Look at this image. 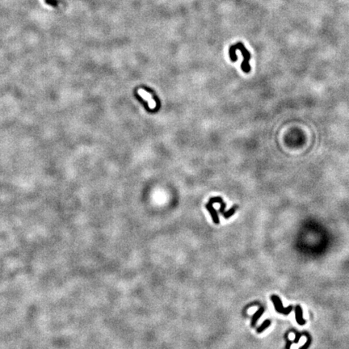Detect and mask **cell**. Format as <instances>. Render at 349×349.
<instances>
[{
	"label": "cell",
	"instance_id": "cell-12",
	"mask_svg": "<svg viewBox=\"0 0 349 349\" xmlns=\"http://www.w3.org/2000/svg\"><path fill=\"white\" fill-rule=\"evenodd\" d=\"M293 341H292V340H290V339H288L287 340V343H286V349H290V348H291V345L293 344Z\"/></svg>",
	"mask_w": 349,
	"mask_h": 349
},
{
	"label": "cell",
	"instance_id": "cell-4",
	"mask_svg": "<svg viewBox=\"0 0 349 349\" xmlns=\"http://www.w3.org/2000/svg\"><path fill=\"white\" fill-rule=\"evenodd\" d=\"M302 309H301V307L299 305H297L296 308H295V317H296L297 323H298L299 325H301V326L305 325L306 323V321L302 318Z\"/></svg>",
	"mask_w": 349,
	"mask_h": 349
},
{
	"label": "cell",
	"instance_id": "cell-6",
	"mask_svg": "<svg viewBox=\"0 0 349 349\" xmlns=\"http://www.w3.org/2000/svg\"><path fill=\"white\" fill-rule=\"evenodd\" d=\"M139 94L141 95V96L144 98V99H145L147 101H148L149 104H150V108H155V105H156V104H155V102L151 98V96L149 94V93H147L145 91H144V90H139Z\"/></svg>",
	"mask_w": 349,
	"mask_h": 349
},
{
	"label": "cell",
	"instance_id": "cell-7",
	"mask_svg": "<svg viewBox=\"0 0 349 349\" xmlns=\"http://www.w3.org/2000/svg\"><path fill=\"white\" fill-rule=\"evenodd\" d=\"M270 325H271L270 320H268V319L265 320L264 323H262V324H261V325H260V326H259L258 328H257L256 332L259 333V334H260V333H262L263 331H264L265 330L267 329V327L270 326Z\"/></svg>",
	"mask_w": 349,
	"mask_h": 349
},
{
	"label": "cell",
	"instance_id": "cell-5",
	"mask_svg": "<svg viewBox=\"0 0 349 349\" xmlns=\"http://www.w3.org/2000/svg\"><path fill=\"white\" fill-rule=\"evenodd\" d=\"M264 308H263V307H260V309L257 310L255 313L254 314L253 316H252V318H251V322H250V326H252V327H254V326H255L257 321L260 319V317L262 316V314H264Z\"/></svg>",
	"mask_w": 349,
	"mask_h": 349
},
{
	"label": "cell",
	"instance_id": "cell-3",
	"mask_svg": "<svg viewBox=\"0 0 349 349\" xmlns=\"http://www.w3.org/2000/svg\"><path fill=\"white\" fill-rule=\"evenodd\" d=\"M205 208H206V209H208L209 212L214 223H215L216 225L219 224V223H220V220H219V217H218V214H217V211L213 207V204L208 203V204H205Z\"/></svg>",
	"mask_w": 349,
	"mask_h": 349
},
{
	"label": "cell",
	"instance_id": "cell-10",
	"mask_svg": "<svg viewBox=\"0 0 349 349\" xmlns=\"http://www.w3.org/2000/svg\"><path fill=\"white\" fill-rule=\"evenodd\" d=\"M294 333H295V339L293 340V343H298L300 339H301V335L298 332Z\"/></svg>",
	"mask_w": 349,
	"mask_h": 349
},
{
	"label": "cell",
	"instance_id": "cell-2",
	"mask_svg": "<svg viewBox=\"0 0 349 349\" xmlns=\"http://www.w3.org/2000/svg\"><path fill=\"white\" fill-rule=\"evenodd\" d=\"M271 300H272V302H273L275 310H276V311L278 312V313L288 315V314L292 311V310H293V306H289L287 307V308H284V307L283 306V305H282V302H281V301H280V297L276 296V295H272V296L271 297Z\"/></svg>",
	"mask_w": 349,
	"mask_h": 349
},
{
	"label": "cell",
	"instance_id": "cell-9",
	"mask_svg": "<svg viewBox=\"0 0 349 349\" xmlns=\"http://www.w3.org/2000/svg\"><path fill=\"white\" fill-rule=\"evenodd\" d=\"M306 336L307 338L306 343H305L304 345L301 346L299 349H308V348H309L310 346V344H311V338H310V336H309L308 334H306Z\"/></svg>",
	"mask_w": 349,
	"mask_h": 349
},
{
	"label": "cell",
	"instance_id": "cell-11",
	"mask_svg": "<svg viewBox=\"0 0 349 349\" xmlns=\"http://www.w3.org/2000/svg\"><path fill=\"white\" fill-rule=\"evenodd\" d=\"M226 208V204L225 203V202H223V203H221V208L219 209V210H218V212L220 213V214H223V213L225 212V209Z\"/></svg>",
	"mask_w": 349,
	"mask_h": 349
},
{
	"label": "cell",
	"instance_id": "cell-1",
	"mask_svg": "<svg viewBox=\"0 0 349 349\" xmlns=\"http://www.w3.org/2000/svg\"><path fill=\"white\" fill-rule=\"evenodd\" d=\"M236 50H240L243 56V62H242V65H241V68L243 70V71L244 73H249L250 71V66L249 64V61L250 60V52L246 49L245 45L242 42L234 44L233 45H231L230 50H229L230 57L232 62H236L238 60Z\"/></svg>",
	"mask_w": 349,
	"mask_h": 349
},
{
	"label": "cell",
	"instance_id": "cell-8",
	"mask_svg": "<svg viewBox=\"0 0 349 349\" xmlns=\"http://www.w3.org/2000/svg\"><path fill=\"white\" fill-rule=\"evenodd\" d=\"M238 209V206L237 205H234V207H232L231 209H229L228 211H226V212H224L223 213V217H224V218H226V219H228V218H230V217H231V216H233L234 214V213H235V211L237 210Z\"/></svg>",
	"mask_w": 349,
	"mask_h": 349
}]
</instances>
